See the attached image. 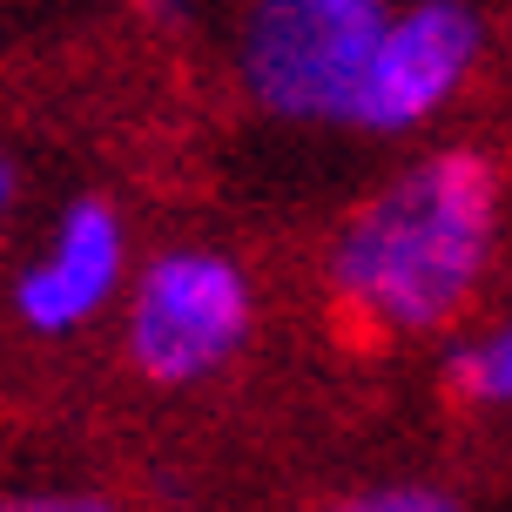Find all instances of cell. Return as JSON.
Wrapping results in <instances>:
<instances>
[{
    "label": "cell",
    "mask_w": 512,
    "mask_h": 512,
    "mask_svg": "<svg viewBox=\"0 0 512 512\" xmlns=\"http://www.w3.org/2000/svg\"><path fill=\"white\" fill-rule=\"evenodd\" d=\"M506 243V176L472 142L398 162L324 243L331 310L371 344L452 337L486 304Z\"/></svg>",
    "instance_id": "cell-1"
},
{
    "label": "cell",
    "mask_w": 512,
    "mask_h": 512,
    "mask_svg": "<svg viewBox=\"0 0 512 512\" xmlns=\"http://www.w3.org/2000/svg\"><path fill=\"white\" fill-rule=\"evenodd\" d=\"M122 351L162 391L216 384L256 337V277L223 243H162L128 270Z\"/></svg>",
    "instance_id": "cell-2"
},
{
    "label": "cell",
    "mask_w": 512,
    "mask_h": 512,
    "mask_svg": "<svg viewBox=\"0 0 512 512\" xmlns=\"http://www.w3.org/2000/svg\"><path fill=\"white\" fill-rule=\"evenodd\" d=\"M391 0H250L236 34V75L277 122H344Z\"/></svg>",
    "instance_id": "cell-3"
},
{
    "label": "cell",
    "mask_w": 512,
    "mask_h": 512,
    "mask_svg": "<svg viewBox=\"0 0 512 512\" xmlns=\"http://www.w3.org/2000/svg\"><path fill=\"white\" fill-rule=\"evenodd\" d=\"M486 54L492 21L479 0H391L344 128H364L384 142L425 135L479 88Z\"/></svg>",
    "instance_id": "cell-4"
},
{
    "label": "cell",
    "mask_w": 512,
    "mask_h": 512,
    "mask_svg": "<svg viewBox=\"0 0 512 512\" xmlns=\"http://www.w3.org/2000/svg\"><path fill=\"white\" fill-rule=\"evenodd\" d=\"M128 270H135L128 216L108 196H68L34 256L14 270V317L34 337H81L115 317Z\"/></svg>",
    "instance_id": "cell-5"
},
{
    "label": "cell",
    "mask_w": 512,
    "mask_h": 512,
    "mask_svg": "<svg viewBox=\"0 0 512 512\" xmlns=\"http://www.w3.org/2000/svg\"><path fill=\"white\" fill-rule=\"evenodd\" d=\"M445 384L465 411H506L512 398V324L506 317H465L445 344Z\"/></svg>",
    "instance_id": "cell-6"
},
{
    "label": "cell",
    "mask_w": 512,
    "mask_h": 512,
    "mask_svg": "<svg viewBox=\"0 0 512 512\" xmlns=\"http://www.w3.org/2000/svg\"><path fill=\"white\" fill-rule=\"evenodd\" d=\"M331 512H472V506L452 486H432V479H384V486L337 499Z\"/></svg>",
    "instance_id": "cell-7"
},
{
    "label": "cell",
    "mask_w": 512,
    "mask_h": 512,
    "mask_svg": "<svg viewBox=\"0 0 512 512\" xmlns=\"http://www.w3.org/2000/svg\"><path fill=\"white\" fill-rule=\"evenodd\" d=\"M0 512H122V506L88 486H14L0 492Z\"/></svg>",
    "instance_id": "cell-8"
},
{
    "label": "cell",
    "mask_w": 512,
    "mask_h": 512,
    "mask_svg": "<svg viewBox=\"0 0 512 512\" xmlns=\"http://www.w3.org/2000/svg\"><path fill=\"white\" fill-rule=\"evenodd\" d=\"M21 196H27L21 155H14V142H7V135H0V236L14 230V216H21Z\"/></svg>",
    "instance_id": "cell-9"
}]
</instances>
